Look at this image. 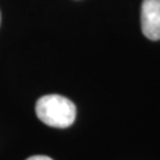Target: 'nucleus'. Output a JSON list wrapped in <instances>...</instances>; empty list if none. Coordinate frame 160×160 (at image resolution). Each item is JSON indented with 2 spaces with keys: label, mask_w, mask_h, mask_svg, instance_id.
<instances>
[{
  "label": "nucleus",
  "mask_w": 160,
  "mask_h": 160,
  "mask_svg": "<svg viewBox=\"0 0 160 160\" xmlns=\"http://www.w3.org/2000/svg\"><path fill=\"white\" fill-rule=\"evenodd\" d=\"M36 114L42 122L55 128H67L76 119V107L61 95H45L36 103Z\"/></svg>",
  "instance_id": "1"
},
{
  "label": "nucleus",
  "mask_w": 160,
  "mask_h": 160,
  "mask_svg": "<svg viewBox=\"0 0 160 160\" xmlns=\"http://www.w3.org/2000/svg\"><path fill=\"white\" fill-rule=\"evenodd\" d=\"M141 29L151 40L160 39V0H143L141 6Z\"/></svg>",
  "instance_id": "2"
},
{
  "label": "nucleus",
  "mask_w": 160,
  "mask_h": 160,
  "mask_svg": "<svg viewBox=\"0 0 160 160\" xmlns=\"http://www.w3.org/2000/svg\"><path fill=\"white\" fill-rule=\"evenodd\" d=\"M26 160H52L51 158L46 157V155H33V157H30Z\"/></svg>",
  "instance_id": "3"
},
{
  "label": "nucleus",
  "mask_w": 160,
  "mask_h": 160,
  "mask_svg": "<svg viewBox=\"0 0 160 160\" xmlns=\"http://www.w3.org/2000/svg\"><path fill=\"white\" fill-rule=\"evenodd\" d=\"M0 22H1V16H0Z\"/></svg>",
  "instance_id": "4"
}]
</instances>
